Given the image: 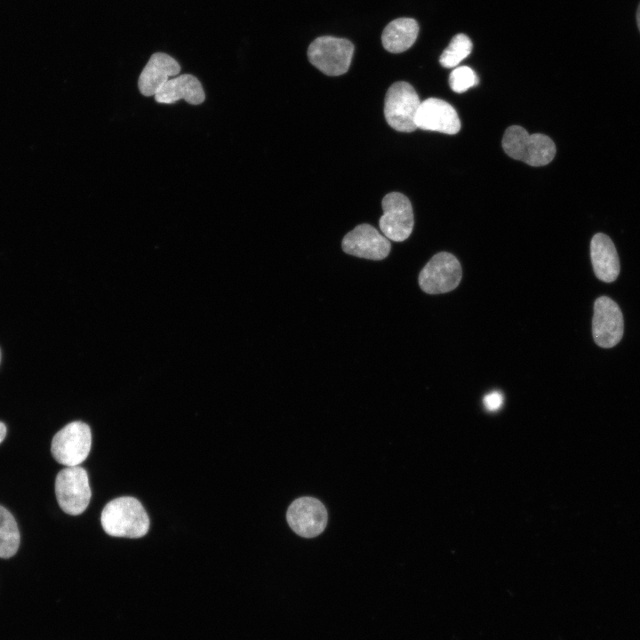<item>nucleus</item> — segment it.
Returning <instances> with one entry per match:
<instances>
[{
  "instance_id": "4be33fe9",
  "label": "nucleus",
  "mask_w": 640,
  "mask_h": 640,
  "mask_svg": "<svg viewBox=\"0 0 640 640\" xmlns=\"http://www.w3.org/2000/svg\"><path fill=\"white\" fill-rule=\"evenodd\" d=\"M636 23H637V28L640 32V3L638 4L637 11H636Z\"/></svg>"
},
{
  "instance_id": "a211bd4d",
  "label": "nucleus",
  "mask_w": 640,
  "mask_h": 640,
  "mask_svg": "<svg viewBox=\"0 0 640 640\" xmlns=\"http://www.w3.org/2000/svg\"><path fill=\"white\" fill-rule=\"evenodd\" d=\"M472 46L471 40L466 35L454 36L441 54L440 64L447 68H455L471 53Z\"/></svg>"
},
{
  "instance_id": "ddd939ff",
  "label": "nucleus",
  "mask_w": 640,
  "mask_h": 640,
  "mask_svg": "<svg viewBox=\"0 0 640 640\" xmlns=\"http://www.w3.org/2000/svg\"><path fill=\"white\" fill-rule=\"evenodd\" d=\"M180 66L172 56L164 52H156L142 69L138 86L144 96L155 95L171 76H177Z\"/></svg>"
},
{
  "instance_id": "f257e3e1",
  "label": "nucleus",
  "mask_w": 640,
  "mask_h": 640,
  "mask_svg": "<svg viewBox=\"0 0 640 640\" xmlns=\"http://www.w3.org/2000/svg\"><path fill=\"white\" fill-rule=\"evenodd\" d=\"M103 530L110 536L138 539L149 529V517L142 504L133 497H119L109 501L100 516Z\"/></svg>"
},
{
  "instance_id": "6ab92c4d",
  "label": "nucleus",
  "mask_w": 640,
  "mask_h": 640,
  "mask_svg": "<svg viewBox=\"0 0 640 640\" xmlns=\"http://www.w3.org/2000/svg\"><path fill=\"white\" fill-rule=\"evenodd\" d=\"M477 84L478 77L476 74L468 66L455 68L449 76L451 89L458 93L464 92Z\"/></svg>"
},
{
  "instance_id": "39448f33",
  "label": "nucleus",
  "mask_w": 640,
  "mask_h": 640,
  "mask_svg": "<svg viewBox=\"0 0 640 640\" xmlns=\"http://www.w3.org/2000/svg\"><path fill=\"white\" fill-rule=\"evenodd\" d=\"M55 494L60 508L67 514L77 516L88 507L92 491L86 470L80 466L66 467L55 479Z\"/></svg>"
},
{
  "instance_id": "1a4fd4ad",
  "label": "nucleus",
  "mask_w": 640,
  "mask_h": 640,
  "mask_svg": "<svg viewBox=\"0 0 640 640\" xmlns=\"http://www.w3.org/2000/svg\"><path fill=\"white\" fill-rule=\"evenodd\" d=\"M623 331V316L618 304L606 296L597 298L592 320L595 342L601 348H612L620 341Z\"/></svg>"
},
{
  "instance_id": "9d476101",
  "label": "nucleus",
  "mask_w": 640,
  "mask_h": 640,
  "mask_svg": "<svg viewBox=\"0 0 640 640\" xmlns=\"http://www.w3.org/2000/svg\"><path fill=\"white\" fill-rule=\"evenodd\" d=\"M286 519L295 533L304 538H314L325 529L327 510L319 500L301 497L289 506Z\"/></svg>"
},
{
  "instance_id": "2eb2a0df",
  "label": "nucleus",
  "mask_w": 640,
  "mask_h": 640,
  "mask_svg": "<svg viewBox=\"0 0 640 640\" xmlns=\"http://www.w3.org/2000/svg\"><path fill=\"white\" fill-rule=\"evenodd\" d=\"M590 256L594 272L598 279L605 283L613 282L620 273V260L611 238L596 234L590 243Z\"/></svg>"
},
{
  "instance_id": "4468645a",
  "label": "nucleus",
  "mask_w": 640,
  "mask_h": 640,
  "mask_svg": "<svg viewBox=\"0 0 640 640\" xmlns=\"http://www.w3.org/2000/svg\"><path fill=\"white\" fill-rule=\"evenodd\" d=\"M158 103L172 104L184 100L192 105H200L205 100L204 88L199 80L189 74H184L166 81L155 94Z\"/></svg>"
},
{
  "instance_id": "aec40b11",
  "label": "nucleus",
  "mask_w": 640,
  "mask_h": 640,
  "mask_svg": "<svg viewBox=\"0 0 640 640\" xmlns=\"http://www.w3.org/2000/svg\"><path fill=\"white\" fill-rule=\"evenodd\" d=\"M484 405L490 412H496L503 404V396L499 391H492L484 397Z\"/></svg>"
},
{
  "instance_id": "f8f14e48",
  "label": "nucleus",
  "mask_w": 640,
  "mask_h": 640,
  "mask_svg": "<svg viewBox=\"0 0 640 640\" xmlns=\"http://www.w3.org/2000/svg\"><path fill=\"white\" fill-rule=\"evenodd\" d=\"M417 129L456 134L460 130V120L454 108L437 98L420 102L415 116Z\"/></svg>"
},
{
  "instance_id": "f3484780",
  "label": "nucleus",
  "mask_w": 640,
  "mask_h": 640,
  "mask_svg": "<svg viewBox=\"0 0 640 640\" xmlns=\"http://www.w3.org/2000/svg\"><path fill=\"white\" fill-rule=\"evenodd\" d=\"M20 535L13 516L0 505V557L9 558L20 547Z\"/></svg>"
},
{
  "instance_id": "20e7f679",
  "label": "nucleus",
  "mask_w": 640,
  "mask_h": 640,
  "mask_svg": "<svg viewBox=\"0 0 640 640\" xmlns=\"http://www.w3.org/2000/svg\"><path fill=\"white\" fill-rule=\"evenodd\" d=\"M420 102L418 93L409 83H394L385 96L384 116L387 123L401 132L415 131V116Z\"/></svg>"
},
{
  "instance_id": "6e6552de",
  "label": "nucleus",
  "mask_w": 640,
  "mask_h": 640,
  "mask_svg": "<svg viewBox=\"0 0 640 640\" xmlns=\"http://www.w3.org/2000/svg\"><path fill=\"white\" fill-rule=\"evenodd\" d=\"M383 214L379 226L383 235L391 241L403 242L413 228V212L410 200L402 193L391 192L382 199Z\"/></svg>"
},
{
  "instance_id": "9b49d317",
  "label": "nucleus",
  "mask_w": 640,
  "mask_h": 640,
  "mask_svg": "<svg viewBox=\"0 0 640 640\" xmlns=\"http://www.w3.org/2000/svg\"><path fill=\"white\" fill-rule=\"evenodd\" d=\"M344 252L359 258L380 260L391 249L389 240L369 224H360L342 239Z\"/></svg>"
},
{
  "instance_id": "0eeeda50",
  "label": "nucleus",
  "mask_w": 640,
  "mask_h": 640,
  "mask_svg": "<svg viewBox=\"0 0 640 640\" xmlns=\"http://www.w3.org/2000/svg\"><path fill=\"white\" fill-rule=\"evenodd\" d=\"M461 275L458 259L450 252H442L434 255L421 269L419 284L428 294L444 293L458 286Z\"/></svg>"
},
{
  "instance_id": "423d86ee",
  "label": "nucleus",
  "mask_w": 640,
  "mask_h": 640,
  "mask_svg": "<svg viewBox=\"0 0 640 640\" xmlns=\"http://www.w3.org/2000/svg\"><path fill=\"white\" fill-rule=\"evenodd\" d=\"M92 447L90 427L73 421L62 428L52 438L51 452L57 462L66 467L79 466L85 460Z\"/></svg>"
},
{
  "instance_id": "412c9836",
  "label": "nucleus",
  "mask_w": 640,
  "mask_h": 640,
  "mask_svg": "<svg viewBox=\"0 0 640 640\" xmlns=\"http://www.w3.org/2000/svg\"><path fill=\"white\" fill-rule=\"evenodd\" d=\"M6 436V426L4 423L0 421V443L4 439Z\"/></svg>"
},
{
  "instance_id": "7ed1b4c3",
  "label": "nucleus",
  "mask_w": 640,
  "mask_h": 640,
  "mask_svg": "<svg viewBox=\"0 0 640 640\" xmlns=\"http://www.w3.org/2000/svg\"><path fill=\"white\" fill-rule=\"evenodd\" d=\"M354 50V44L346 38L324 36L310 44L308 58L324 74L337 76L348 70Z\"/></svg>"
},
{
  "instance_id": "f03ea898",
  "label": "nucleus",
  "mask_w": 640,
  "mask_h": 640,
  "mask_svg": "<svg viewBox=\"0 0 640 640\" xmlns=\"http://www.w3.org/2000/svg\"><path fill=\"white\" fill-rule=\"evenodd\" d=\"M502 148L511 158L531 166L546 165L556 155L555 143L548 136L541 133L529 134L518 125L507 128L502 138Z\"/></svg>"
},
{
  "instance_id": "5701e85b",
  "label": "nucleus",
  "mask_w": 640,
  "mask_h": 640,
  "mask_svg": "<svg viewBox=\"0 0 640 640\" xmlns=\"http://www.w3.org/2000/svg\"><path fill=\"white\" fill-rule=\"evenodd\" d=\"M0 362H1V350H0Z\"/></svg>"
},
{
  "instance_id": "dca6fc26",
  "label": "nucleus",
  "mask_w": 640,
  "mask_h": 640,
  "mask_svg": "<svg viewBox=\"0 0 640 640\" xmlns=\"http://www.w3.org/2000/svg\"><path fill=\"white\" fill-rule=\"evenodd\" d=\"M419 34L417 21L411 18H398L388 23L381 36L383 47L389 52L400 53L408 50Z\"/></svg>"
}]
</instances>
